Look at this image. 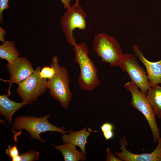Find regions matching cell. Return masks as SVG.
Returning a JSON list of instances; mask_svg holds the SVG:
<instances>
[{"mask_svg":"<svg viewBox=\"0 0 161 161\" xmlns=\"http://www.w3.org/2000/svg\"><path fill=\"white\" fill-rule=\"evenodd\" d=\"M74 61L79 65L80 75L77 81L80 88L84 91H91L98 86L100 81L97 67L89 58L87 45L81 42L74 46Z\"/></svg>","mask_w":161,"mask_h":161,"instance_id":"1","label":"cell"},{"mask_svg":"<svg viewBox=\"0 0 161 161\" xmlns=\"http://www.w3.org/2000/svg\"><path fill=\"white\" fill-rule=\"evenodd\" d=\"M51 60L54 63L55 72L54 76L48 80L49 94L52 98L59 101L63 108L66 109L68 107L72 97L68 71L66 68L59 65L60 59L57 56L55 55Z\"/></svg>","mask_w":161,"mask_h":161,"instance_id":"2","label":"cell"},{"mask_svg":"<svg viewBox=\"0 0 161 161\" xmlns=\"http://www.w3.org/2000/svg\"><path fill=\"white\" fill-rule=\"evenodd\" d=\"M50 117L49 114L39 117L33 116H20L17 117L12 125V127L15 130L13 131L14 135L18 131L20 132L21 130L25 129L29 132L32 139H36L44 143L47 141L40 137V135L41 133L49 131H56L63 134L72 131H65L64 128H60L51 124L48 120Z\"/></svg>","mask_w":161,"mask_h":161,"instance_id":"3","label":"cell"},{"mask_svg":"<svg viewBox=\"0 0 161 161\" xmlns=\"http://www.w3.org/2000/svg\"><path fill=\"white\" fill-rule=\"evenodd\" d=\"M93 46L95 52L102 62L111 67L120 66L123 54L121 47L113 37L101 32L94 38Z\"/></svg>","mask_w":161,"mask_h":161,"instance_id":"4","label":"cell"},{"mask_svg":"<svg viewBox=\"0 0 161 161\" xmlns=\"http://www.w3.org/2000/svg\"><path fill=\"white\" fill-rule=\"evenodd\" d=\"M124 86L131 94V105L142 113L147 120L151 131L154 142L156 143L160 137V130L156 120L155 114L146 95L140 92L131 81L126 83Z\"/></svg>","mask_w":161,"mask_h":161,"instance_id":"5","label":"cell"},{"mask_svg":"<svg viewBox=\"0 0 161 161\" xmlns=\"http://www.w3.org/2000/svg\"><path fill=\"white\" fill-rule=\"evenodd\" d=\"M41 69L40 66H37L31 75L18 84L16 92L22 101L30 103L35 102L48 89V80L40 76Z\"/></svg>","mask_w":161,"mask_h":161,"instance_id":"6","label":"cell"},{"mask_svg":"<svg viewBox=\"0 0 161 161\" xmlns=\"http://www.w3.org/2000/svg\"><path fill=\"white\" fill-rule=\"evenodd\" d=\"M86 14L79 3H75L67 9L62 16L60 23L67 42L75 46L77 44L73 36V31L76 28L84 30L86 26Z\"/></svg>","mask_w":161,"mask_h":161,"instance_id":"7","label":"cell"},{"mask_svg":"<svg viewBox=\"0 0 161 161\" xmlns=\"http://www.w3.org/2000/svg\"><path fill=\"white\" fill-rule=\"evenodd\" d=\"M119 66L122 70L127 72L131 81L140 89L141 92L147 95L150 88L147 75L135 56L127 53L123 54Z\"/></svg>","mask_w":161,"mask_h":161,"instance_id":"8","label":"cell"},{"mask_svg":"<svg viewBox=\"0 0 161 161\" xmlns=\"http://www.w3.org/2000/svg\"><path fill=\"white\" fill-rule=\"evenodd\" d=\"M6 67L10 77L8 80L0 79V80L6 83H9L7 94L9 96L10 94L12 84H18L25 80L33 73L34 70L32 63L27 58L24 57H18L15 61L8 62Z\"/></svg>","mask_w":161,"mask_h":161,"instance_id":"9","label":"cell"},{"mask_svg":"<svg viewBox=\"0 0 161 161\" xmlns=\"http://www.w3.org/2000/svg\"><path fill=\"white\" fill-rule=\"evenodd\" d=\"M156 148L150 153L134 154L127 150L126 146L128 145L125 136L120 139L119 142L121 152L115 151V155L122 161H161V136L158 140Z\"/></svg>","mask_w":161,"mask_h":161,"instance_id":"10","label":"cell"},{"mask_svg":"<svg viewBox=\"0 0 161 161\" xmlns=\"http://www.w3.org/2000/svg\"><path fill=\"white\" fill-rule=\"evenodd\" d=\"M132 47L135 55L143 63L146 68L150 88L161 84V59L154 62L149 61L144 56L138 46L133 44Z\"/></svg>","mask_w":161,"mask_h":161,"instance_id":"11","label":"cell"},{"mask_svg":"<svg viewBox=\"0 0 161 161\" xmlns=\"http://www.w3.org/2000/svg\"><path fill=\"white\" fill-rule=\"evenodd\" d=\"M92 131L90 128L87 131L86 128L80 131H71L68 134H63L62 142L64 143H69L75 146H78L80 148L81 151L86 153L85 145L87 143V138Z\"/></svg>","mask_w":161,"mask_h":161,"instance_id":"12","label":"cell"},{"mask_svg":"<svg viewBox=\"0 0 161 161\" xmlns=\"http://www.w3.org/2000/svg\"><path fill=\"white\" fill-rule=\"evenodd\" d=\"M7 95H0V112L4 117L7 122L12 123V117L15 112L23 106L30 104L22 101L18 103L10 100Z\"/></svg>","mask_w":161,"mask_h":161,"instance_id":"13","label":"cell"},{"mask_svg":"<svg viewBox=\"0 0 161 161\" xmlns=\"http://www.w3.org/2000/svg\"><path fill=\"white\" fill-rule=\"evenodd\" d=\"M52 145L61 152L65 161H83L86 159V154L78 151L75 146L71 144L66 143L59 146Z\"/></svg>","mask_w":161,"mask_h":161,"instance_id":"14","label":"cell"},{"mask_svg":"<svg viewBox=\"0 0 161 161\" xmlns=\"http://www.w3.org/2000/svg\"><path fill=\"white\" fill-rule=\"evenodd\" d=\"M146 95L156 115L161 119V87L157 84L151 87Z\"/></svg>","mask_w":161,"mask_h":161,"instance_id":"15","label":"cell"},{"mask_svg":"<svg viewBox=\"0 0 161 161\" xmlns=\"http://www.w3.org/2000/svg\"><path fill=\"white\" fill-rule=\"evenodd\" d=\"M19 55L13 41H5L0 45V58L1 59L10 62L15 61Z\"/></svg>","mask_w":161,"mask_h":161,"instance_id":"16","label":"cell"},{"mask_svg":"<svg viewBox=\"0 0 161 161\" xmlns=\"http://www.w3.org/2000/svg\"><path fill=\"white\" fill-rule=\"evenodd\" d=\"M55 69L54 63L51 60L50 66H46L41 68L40 74L42 78L47 80L51 78L54 75Z\"/></svg>","mask_w":161,"mask_h":161,"instance_id":"17","label":"cell"},{"mask_svg":"<svg viewBox=\"0 0 161 161\" xmlns=\"http://www.w3.org/2000/svg\"><path fill=\"white\" fill-rule=\"evenodd\" d=\"M5 153L12 161H21V157L17 145H9L5 149Z\"/></svg>","mask_w":161,"mask_h":161,"instance_id":"18","label":"cell"},{"mask_svg":"<svg viewBox=\"0 0 161 161\" xmlns=\"http://www.w3.org/2000/svg\"><path fill=\"white\" fill-rule=\"evenodd\" d=\"M39 153L35 150H30L22 153L20 155L21 161H33L39 158Z\"/></svg>","mask_w":161,"mask_h":161,"instance_id":"19","label":"cell"},{"mask_svg":"<svg viewBox=\"0 0 161 161\" xmlns=\"http://www.w3.org/2000/svg\"><path fill=\"white\" fill-rule=\"evenodd\" d=\"M9 0H0V22L1 24L3 22V12L9 7Z\"/></svg>","mask_w":161,"mask_h":161,"instance_id":"20","label":"cell"},{"mask_svg":"<svg viewBox=\"0 0 161 161\" xmlns=\"http://www.w3.org/2000/svg\"><path fill=\"white\" fill-rule=\"evenodd\" d=\"M106 161H122L117 157H116L112 153L109 148H107L106 150Z\"/></svg>","mask_w":161,"mask_h":161,"instance_id":"21","label":"cell"},{"mask_svg":"<svg viewBox=\"0 0 161 161\" xmlns=\"http://www.w3.org/2000/svg\"><path fill=\"white\" fill-rule=\"evenodd\" d=\"M100 128L102 132H103L113 130L114 127L112 123L109 122H106L103 124Z\"/></svg>","mask_w":161,"mask_h":161,"instance_id":"22","label":"cell"},{"mask_svg":"<svg viewBox=\"0 0 161 161\" xmlns=\"http://www.w3.org/2000/svg\"><path fill=\"white\" fill-rule=\"evenodd\" d=\"M103 136L106 140L112 139L114 136L113 130L110 131L103 132Z\"/></svg>","mask_w":161,"mask_h":161,"instance_id":"23","label":"cell"},{"mask_svg":"<svg viewBox=\"0 0 161 161\" xmlns=\"http://www.w3.org/2000/svg\"><path fill=\"white\" fill-rule=\"evenodd\" d=\"M6 31L3 28L0 27V41L2 43L5 41V36L6 35Z\"/></svg>","mask_w":161,"mask_h":161,"instance_id":"24","label":"cell"},{"mask_svg":"<svg viewBox=\"0 0 161 161\" xmlns=\"http://www.w3.org/2000/svg\"><path fill=\"white\" fill-rule=\"evenodd\" d=\"M64 4V8L67 9L70 7L71 6L70 2L72 0H60Z\"/></svg>","mask_w":161,"mask_h":161,"instance_id":"25","label":"cell"},{"mask_svg":"<svg viewBox=\"0 0 161 161\" xmlns=\"http://www.w3.org/2000/svg\"><path fill=\"white\" fill-rule=\"evenodd\" d=\"M75 3H79V0H75Z\"/></svg>","mask_w":161,"mask_h":161,"instance_id":"26","label":"cell"}]
</instances>
